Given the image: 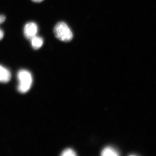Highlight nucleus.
<instances>
[{
  "label": "nucleus",
  "mask_w": 156,
  "mask_h": 156,
  "mask_svg": "<svg viewBox=\"0 0 156 156\" xmlns=\"http://www.w3.org/2000/svg\"><path fill=\"white\" fill-rule=\"evenodd\" d=\"M19 84L18 90L20 93H25L28 92L31 87L33 78L31 74L29 71L21 69L17 74Z\"/></svg>",
  "instance_id": "f257e3e1"
},
{
  "label": "nucleus",
  "mask_w": 156,
  "mask_h": 156,
  "mask_svg": "<svg viewBox=\"0 0 156 156\" xmlns=\"http://www.w3.org/2000/svg\"><path fill=\"white\" fill-rule=\"evenodd\" d=\"M55 37L62 41H70L73 38V34L68 26L63 22H58L53 29Z\"/></svg>",
  "instance_id": "f03ea898"
},
{
  "label": "nucleus",
  "mask_w": 156,
  "mask_h": 156,
  "mask_svg": "<svg viewBox=\"0 0 156 156\" xmlns=\"http://www.w3.org/2000/svg\"><path fill=\"white\" fill-rule=\"evenodd\" d=\"M38 31V27L35 23H27L24 26L23 33L24 36L27 39L30 40L34 37L37 36Z\"/></svg>",
  "instance_id": "7ed1b4c3"
},
{
  "label": "nucleus",
  "mask_w": 156,
  "mask_h": 156,
  "mask_svg": "<svg viewBox=\"0 0 156 156\" xmlns=\"http://www.w3.org/2000/svg\"><path fill=\"white\" fill-rule=\"evenodd\" d=\"M11 73L6 68L0 65V83H6L11 80Z\"/></svg>",
  "instance_id": "20e7f679"
},
{
  "label": "nucleus",
  "mask_w": 156,
  "mask_h": 156,
  "mask_svg": "<svg viewBox=\"0 0 156 156\" xmlns=\"http://www.w3.org/2000/svg\"><path fill=\"white\" fill-rule=\"evenodd\" d=\"M32 47L35 50H38L41 48L44 44V40L41 37L37 36L34 37L30 40Z\"/></svg>",
  "instance_id": "39448f33"
},
{
  "label": "nucleus",
  "mask_w": 156,
  "mask_h": 156,
  "mask_svg": "<svg viewBox=\"0 0 156 156\" xmlns=\"http://www.w3.org/2000/svg\"><path fill=\"white\" fill-rule=\"evenodd\" d=\"M103 156H117L119 155V152L114 148L112 147H106L103 149L101 152Z\"/></svg>",
  "instance_id": "423d86ee"
},
{
  "label": "nucleus",
  "mask_w": 156,
  "mask_h": 156,
  "mask_svg": "<svg viewBox=\"0 0 156 156\" xmlns=\"http://www.w3.org/2000/svg\"><path fill=\"white\" fill-rule=\"evenodd\" d=\"M76 155L75 151L71 148H67L62 152L61 156H75Z\"/></svg>",
  "instance_id": "0eeeda50"
},
{
  "label": "nucleus",
  "mask_w": 156,
  "mask_h": 156,
  "mask_svg": "<svg viewBox=\"0 0 156 156\" xmlns=\"http://www.w3.org/2000/svg\"><path fill=\"white\" fill-rule=\"evenodd\" d=\"M6 17L4 15L0 14V24L2 23L5 20Z\"/></svg>",
  "instance_id": "6e6552de"
},
{
  "label": "nucleus",
  "mask_w": 156,
  "mask_h": 156,
  "mask_svg": "<svg viewBox=\"0 0 156 156\" xmlns=\"http://www.w3.org/2000/svg\"><path fill=\"white\" fill-rule=\"evenodd\" d=\"M4 33L2 29H0V41L2 40L3 39V37H4Z\"/></svg>",
  "instance_id": "1a4fd4ad"
},
{
  "label": "nucleus",
  "mask_w": 156,
  "mask_h": 156,
  "mask_svg": "<svg viewBox=\"0 0 156 156\" xmlns=\"http://www.w3.org/2000/svg\"><path fill=\"white\" fill-rule=\"evenodd\" d=\"M32 1L33 2H34L40 3L41 2L44 0H32Z\"/></svg>",
  "instance_id": "9d476101"
}]
</instances>
